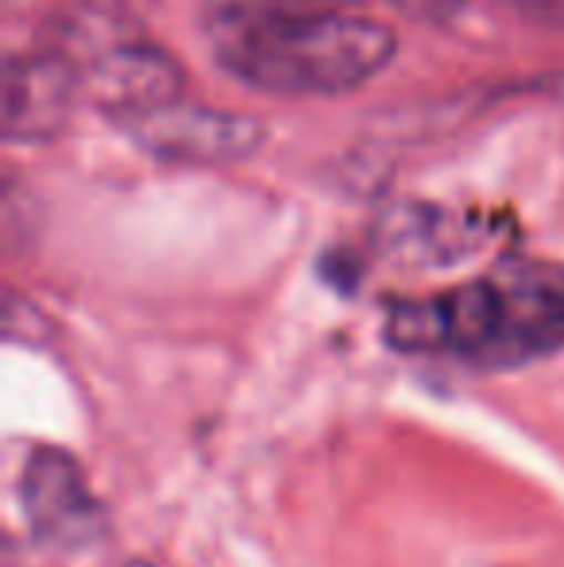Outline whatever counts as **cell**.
<instances>
[{"label":"cell","mask_w":564,"mask_h":567,"mask_svg":"<svg viewBox=\"0 0 564 567\" xmlns=\"http://www.w3.org/2000/svg\"><path fill=\"white\" fill-rule=\"evenodd\" d=\"M495 220L475 213H444L425 205H407L383 225V247L394 259L452 262L491 244Z\"/></svg>","instance_id":"cell-7"},{"label":"cell","mask_w":564,"mask_h":567,"mask_svg":"<svg viewBox=\"0 0 564 567\" xmlns=\"http://www.w3.org/2000/svg\"><path fill=\"white\" fill-rule=\"evenodd\" d=\"M129 135L147 155L166 158V163L217 166L256 155L267 140V127L256 116L178 101L171 109H158V113L143 120H132Z\"/></svg>","instance_id":"cell-5"},{"label":"cell","mask_w":564,"mask_h":567,"mask_svg":"<svg viewBox=\"0 0 564 567\" xmlns=\"http://www.w3.org/2000/svg\"><path fill=\"white\" fill-rule=\"evenodd\" d=\"M391 4L410 16H422V20H444V16L457 12L460 0H391Z\"/></svg>","instance_id":"cell-9"},{"label":"cell","mask_w":564,"mask_h":567,"mask_svg":"<svg viewBox=\"0 0 564 567\" xmlns=\"http://www.w3.org/2000/svg\"><path fill=\"white\" fill-rule=\"evenodd\" d=\"M16 494H20L31 537L47 548L78 553V548L98 545L109 533V517L85 483L82 463L62 449H51V444L31 449L20 467Z\"/></svg>","instance_id":"cell-3"},{"label":"cell","mask_w":564,"mask_h":567,"mask_svg":"<svg viewBox=\"0 0 564 567\" xmlns=\"http://www.w3.org/2000/svg\"><path fill=\"white\" fill-rule=\"evenodd\" d=\"M383 340L468 371H522L564 351V262L511 259L449 290L391 306Z\"/></svg>","instance_id":"cell-1"},{"label":"cell","mask_w":564,"mask_h":567,"mask_svg":"<svg viewBox=\"0 0 564 567\" xmlns=\"http://www.w3.org/2000/svg\"><path fill=\"white\" fill-rule=\"evenodd\" d=\"M85 54L90 59L82 70V85L105 116L132 124L182 101L186 74L163 47L143 39H116V43L90 47Z\"/></svg>","instance_id":"cell-4"},{"label":"cell","mask_w":564,"mask_h":567,"mask_svg":"<svg viewBox=\"0 0 564 567\" xmlns=\"http://www.w3.org/2000/svg\"><path fill=\"white\" fill-rule=\"evenodd\" d=\"M503 4L537 28H564V0H503Z\"/></svg>","instance_id":"cell-8"},{"label":"cell","mask_w":564,"mask_h":567,"mask_svg":"<svg viewBox=\"0 0 564 567\" xmlns=\"http://www.w3.org/2000/svg\"><path fill=\"white\" fill-rule=\"evenodd\" d=\"M205 35L236 82L275 97L352 93L399 51L387 23L306 0H205Z\"/></svg>","instance_id":"cell-2"},{"label":"cell","mask_w":564,"mask_h":567,"mask_svg":"<svg viewBox=\"0 0 564 567\" xmlns=\"http://www.w3.org/2000/svg\"><path fill=\"white\" fill-rule=\"evenodd\" d=\"M82 93V66L62 51L8 54L0 82V124L4 140L43 143L70 124Z\"/></svg>","instance_id":"cell-6"},{"label":"cell","mask_w":564,"mask_h":567,"mask_svg":"<svg viewBox=\"0 0 564 567\" xmlns=\"http://www.w3.org/2000/svg\"><path fill=\"white\" fill-rule=\"evenodd\" d=\"M129 567H151L147 560H136V564H129Z\"/></svg>","instance_id":"cell-10"}]
</instances>
